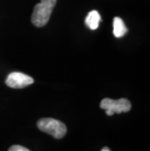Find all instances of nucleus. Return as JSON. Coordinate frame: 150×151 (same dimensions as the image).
I'll list each match as a JSON object with an SVG mask.
<instances>
[{"label": "nucleus", "instance_id": "7ed1b4c3", "mask_svg": "<svg viewBox=\"0 0 150 151\" xmlns=\"http://www.w3.org/2000/svg\"><path fill=\"white\" fill-rule=\"evenodd\" d=\"M100 108L105 110L107 116H112L113 114H120L124 112H129L132 108V104L129 99H103L100 101Z\"/></svg>", "mask_w": 150, "mask_h": 151}, {"label": "nucleus", "instance_id": "20e7f679", "mask_svg": "<svg viewBox=\"0 0 150 151\" xmlns=\"http://www.w3.org/2000/svg\"><path fill=\"white\" fill-rule=\"evenodd\" d=\"M33 82L34 80L32 77L22 72H12L7 76V78L5 80L6 85L14 89L24 88V87L31 85Z\"/></svg>", "mask_w": 150, "mask_h": 151}, {"label": "nucleus", "instance_id": "f03ea898", "mask_svg": "<svg viewBox=\"0 0 150 151\" xmlns=\"http://www.w3.org/2000/svg\"><path fill=\"white\" fill-rule=\"evenodd\" d=\"M38 129L55 139H62L66 134V126L62 122H60L54 118H41L37 122Z\"/></svg>", "mask_w": 150, "mask_h": 151}, {"label": "nucleus", "instance_id": "423d86ee", "mask_svg": "<svg viewBox=\"0 0 150 151\" xmlns=\"http://www.w3.org/2000/svg\"><path fill=\"white\" fill-rule=\"evenodd\" d=\"M100 22V13H98V11L94 10V11H91L88 14L87 18H86V20H85V24L89 28H90V29L95 30L98 27Z\"/></svg>", "mask_w": 150, "mask_h": 151}, {"label": "nucleus", "instance_id": "f257e3e1", "mask_svg": "<svg viewBox=\"0 0 150 151\" xmlns=\"http://www.w3.org/2000/svg\"><path fill=\"white\" fill-rule=\"evenodd\" d=\"M57 3V0H41L35 5L31 16V22L37 27H42L49 22L51 14Z\"/></svg>", "mask_w": 150, "mask_h": 151}, {"label": "nucleus", "instance_id": "39448f33", "mask_svg": "<svg viewBox=\"0 0 150 151\" xmlns=\"http://www.w3.org/2000/svg\"><path fill=\"white\" fill-rule=\"evenodd\" d=\"M128 32V28L126 27L123 20L119 17L113 19V35L116 38H121Z\"/></svg>", "mask_w": 150, "mask_h": 151}, {"label": "nucleus", "instance_id": "6e6552de", "mask_svg": "<svg viewBox=\"0 0 150 151\" xmlns=\"http://www.w3.org/2000/svg\"><path fill=\"white\" fill-rule=\"evenodd\" d=\"M101 151H111V150L108 148V147H103V148L101 149Z\"/></svg>", "mask_w": 150, "mask_h": 151}, {"label": "nucleus", "instance_id": "0eeeda50", "mask_svg": "<svg viewBox=\"0 0 150 151\" xmlns=\"http://www.w3.org/2000/svg\"><path fill=\"white\" fill-rule=\"evenodd\" d=\"M8 151H30V150L22 145H12L10 148L8 149Z\"/></svg>", "mask_w": 150, "mask_h": 151}]
</instances>
